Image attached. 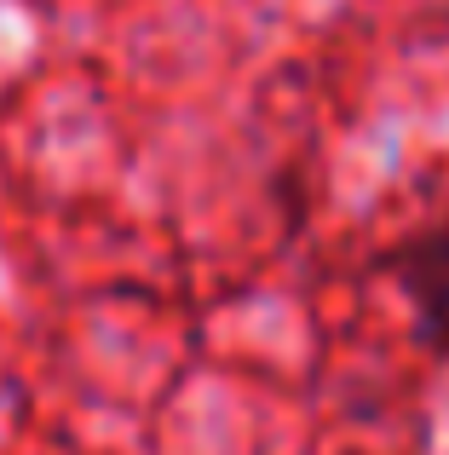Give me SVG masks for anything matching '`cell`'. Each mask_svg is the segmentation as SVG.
<instances>
[{
    "instance_id": "1",
    "label": "cell",
    "mask_w": 449,
    "mask_h": 455,
    "mask_svg": "<svg viewBox=\"0 0 449 455\" xmlns=\"http://www.w3.org/2000/svg\"><path fill=\"white\" fill-rule=\"evenodd\" d=\"M398 289L415 306V323L427 340L449 346V225H432V231L409 236L392 254Z\"/></svg>"
}]
</instances>
